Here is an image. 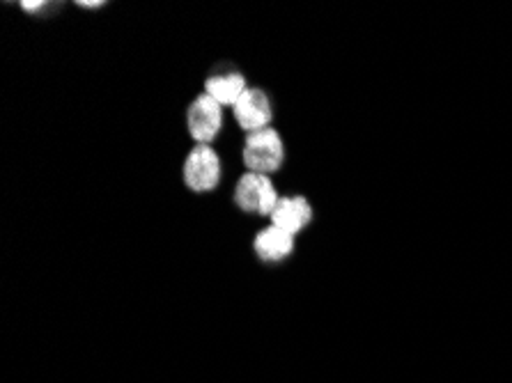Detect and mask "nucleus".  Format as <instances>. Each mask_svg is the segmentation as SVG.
Returning <instances> with one entry per match:
<instances>
[{"label": "nucleus", "instance_id": "obj_1", "mask_svg": "<svg viewBox=\"0 0 512 383\" xmlns=\"http://www.w3.org/2000/svg\"><path fill=\"white\" fill-rule=\"evenodd\" d=\"M283 140L274 129H262L255 134H248L244 147V163L248 173L269 175L276 173L283 166Z\"/></svg>", "mask_w": 512, "mask_h": 383}, {"label": "nucleus", "instance_id": "obj_2", "mask_svg": "<svg viewBox=\"0 0 512 383\" xmlns=\"http://www.w3.org/2000/svg\"><path fill=\"white\" fill-rule=\"evenodd\" d=\"M278 193L271 184L269 175H258V173H246L239 179L237 191H235V202L239 209L246 211V214H260V216H271L278 205Z\"/></svg>", "mask_w": 512, "mask_h": 383}, {"label": "nucleus", "instance_id": "obj_3", "mask_svg": "<svg viewBox=\"0 0 512 383\" xmlns=\"http://www.w3.org/2000/svg\"><path fill=\"white\" fill-rule=\"evenodd\" d=\"M184 182L191 191L205 193L221 182V161L209 145H198L184 163Z\"/></svg>", "mask_w": 512, "mask_h": 383}, {"label": "nucleus", "instance_id": "obj_4", "mask_svg": "<svg viewBox=\"0 0 512 383\" xmlns=\"http://www.w3.org/2000/svg\"><path fill=\"white\" fill-rule=\"evenodd\" d=\"M186 122H189V131L198 140V145H209L223 127V106L209 95H200L191 104Z\"/></svg>", "mask_w": 512, "mask_h": 383}, {"label": "nucleus", "instance_id": "obj_5", "mask_svg": "<svg viewBox=\"0 0 512 383\" xmlns=\"http://www.w3.org/2000/svg\"><path fill=\"white\" fill-rule=\"evenodd\" d=\"M239 127L248 134H255V131L269 129L271 122V101L265 92L258 88H248L242 97L237 99V104L232 106Z\"/></svg>", "mask_w": 512, "mask_h": 383}, {"label": "nucleus", "instance_id": "obj_6", "mask_svg": "<svg viewBox=\"0 0 512 383\" xmlns=\"http://www.w3.org/2000/svg\"><path fill=\"white\" fill-rule=\"evenodd\" d=\"M310 218H313V209H310L308 200L297 195V198L278 200L274 214H271V223L294 237V234H299L306 228V225L310 223Z\"/></svg>", "mask_w": 512, "mask_h": 383}, {"label": "nucleus", "instance_id": "obj_7", "mask_svg": "<svg viewBox=\"0 0 512 383\" xmlns=\"http://www.w3.org/2000/svg\"><path fill=\"white\" fill-rule=\"evenodd\" d=\"M253 246H255V253H258L260 260L281 262L287 255H292L294 237L292 234H287L285 230L276 228V225H271V228L262 230L258 237H255Z\"/></svg>", "mask_w": 512, "mask_h": 383}, {"label": "nucleus", "instance_id": "obj_8", "mask_svg": "<svg viewBox=\"0 0 512 383\" xmlns=\"http://www.w3.org/2000/svg\"><path fill=\"white\" fill-rule=\"evenodd\" d=\"M205 90H207L205 95H209L214 101H219L221 106H235L237 99L242 97L248 88H246V81L242 74L228 72V74H219V76L209 78Z\"/></svg>", "mask_w": 512, "mask_h": 383}, {"label": "nucleus", "instance_id": "obj_9", "mask_svg": "<svg viewBox=\"0 0 512 383\" xmlns=\"http://www.w3.org/2000/svg\"><path fill=\"white\" fill-rule=\"evenodd\" d=\"M42 5H44V3H21V7H23V10H26V12H35V10H40Z\"/></svg>", "mask_w": 512, "mask_h": 383}, {"label": "nucleus", "instance_id": "obj_10", "mask_svg": "<svg viewBox=\"0 0 512 383\" xmlns=\"http://www.w3.org/2000/svg\"><path fill=\"white\" fill-rule=\"evenodd\" d=\"M104 3H79V7H90V10H95V7H102Z\"/></svg>", "mask_w": 512, "mask_h": 383}]
</instances>
